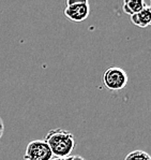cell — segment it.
Here are the masks:
<instances>
[{
  "instance_id": "obj_2",
  "label": "cell",
  "mask_w": 151,
  "mask_h": 160,
  "mask_svg": "<svg viewBox=\"0 0 151 160\" xmlns=\"http://www.w3.org/2000/svg\"><path fill=\"white\" fill-rule=\"evenodd\" d=\"M63 13L70 21L80 23L89 16L90 4L87 0H68Z\"/></svg>"
},
{
  "instance_id": "obj_5",
  "label": "cell",
  "mask_w": 151,
  "mask_h": 160,
  "mask_svg": "<svg viewBox=\"0 0 151 160\" xmlns=\"http://www.w3.org/2000/svg\"><path fill=\"white\" fill-rule=\"evenodd\" d=\"M131 22L135 26L140 27V28L151 26V8L145 7L139 13L131 16Z\"/></svg>"
},
{
  "instance_id": "obj_7",
  "label": "cell",
  "mask_w": 151,
  "mask_h": 160,
  "mask_svg": "<svg viewBox=\"0 0 151 160\" xmlns=\"http://www.w3.org/2000/svg\"><path fill=\"white\" fill-rule=\"evenodd\" d=\"M125 160H151V156L144 151H134L129 152Z\"/></svg>"
},
{
  "instance_id": "obj_10",
  "label": "cell",
  "mask_w": 151,
  "mask_h": 160,
  "mask_svg": "<svg viewBox=\"0 0 151 160\" xmlns=\"http://www.w3.org/2000/svg\"><path fill=\"white\" fill-rule=\"evenodd\" d=\"M72 160H86V159H85L84 157H82V156H74Z\"/></svg>"
},
{
  "instance_id": "obj_6",
  "label": "cell",
  "mask_w": 151,
  "mask_h": 160,
  "mask_svg": "<svg viewBox=\"0 0 151 160\" xmlns=\"http://www.w3.org/2000/svg\"><path fill=\"white\" fill-rule=\"evenodd\" d=\"M146 7V3L143 0H125L123 2V12L129 15H135V14L139 13L142 10Z\"/></svg>"
},
{
  "instance_id": "obj_4",
  "label": "cell",
  "mask_w": 151,
  "mask_h": 160,
  "mask_svg": "<svg viewBox=\"0 0 151 160\" xmlns=\"http://www.w3.org/2000/svg\"><path fill=\"white\" fill-rule=\"evenodd\" d=\"M53 152L44 140H35L27 145L24 160H50Z\"/></svg>"
},
{
  "instance_id": "obj_3",
  "label": "cell",
  "mask_w": 151,
  "mask_h": 160,
  "mask_svg": "<svg viewBox=\"0 0 151 160\" xmlns=\"http://www.w3.org/2000/svg\"><path fill=\"white\" fill-rule=\"evenodd\" d=\"M104 86L109 90H120L128 84V74L122 68L111 67L103 74Z\"/></svg>"
},
{
  "instance_id": "obj_9",
  "label": "cell",
  "mask_w": 151,
  "mask_h": 160,
  "mask_svg": "<svg viewBox=\"0 0 151 160\" xmlns=\"http://www.w3.org/2000/svg\"><path fill=\"white\" fill-rule=\"evenodd\" d=\"M74 156H69V157H55V158H52L50 160H72Z\"/></svg>"
},
{
  "instance_id": "obj_11",
  "label": "cell",
  "mask_w": 151,
  "mask_h": 160,
  "mask_svg": "<svg viewBox=\"0 0 151 160\" xmlns=\"http://www.w3.org/2000/svg\"><path fill=\"white\" fill-rule=\"evenodd\" d=\"M150 8H151V6H150Z\"/></svg>"
},
{
  "instance_id": "obj_1",
  "label": "cell",
  "mask_w": 151,
  "mask_h": 160,
  "mask_svg": "<svg viewBox=\"0 0 151 160\" xmlns=\"http://www.w3.org/2000/svg\"><path fill=\"white\" fill-rule=\"evenodd\" d=\"M44 141L48 144L55 157H69L76 146L75 138L68 130L57 128L45 135Z\"/></svg>"
},
{
  "instance_id": "obj_8",
  "label": "cell",
  "mask_w": 151,
  "mask_h": 160,
  "mask_svg": "<svg viewBox=\"0 0 151 160\" xmlns=\"http://www.w3.org/2000/svg\"><path fill=\"white\" fill-rule=\"evenodd\" d=\"M3 132H4V122H3V120H2V118L0 117V139H1L2 135H3Z\"/></svg>"
}]
</instances>
